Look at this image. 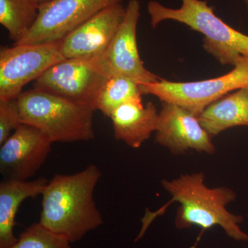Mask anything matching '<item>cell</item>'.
Instances as JSON below:
<instances>
[{"instance_id": "1", "label": "cell", "mask_w": 248, "mask_h": 248, "mask_svg": "<svg viewBox=\"0 0 248 248\" xmlns=\"http://www.w3.org/2000/svg\"><path fill=\"white\" fill-rule=\"evenodd\" d=\"M102 176L94 164L76 174L54 176L42 195L40 223L71 244L102 226V215L94 200Z\"/></svg>"}, {"instance_id": "2", "label": "cell", "mask_w": 248, "mask_h": 248, "mask_svg": "<svg viewBox=\"0 0 248 248\" xmlns=\"http://www.w3.org/2000/svg\"><path fill=\"white\" fill-rule=\"evenodd\" d=\"M161 185L172 197L171 202L180 204L174 218V226L178 229L197 226L208 230L218 226L231 239L248 241V234L240 226L244 218L227 209L236 200L234 190L224 186L208 187L203 172L182 174L171 180L164 179Z\"/></svg>"}, {"instance_id": "3", "label": "cell", "mask_w": 248, "mask_h": 248, "mask_svg": "<svg viewBox=\"0 0 248 248\" xmlns=\"http://www.w3.org/2000/svg\"><path fill=\"white\" fill-rule=\"evenodd\" d=\"M179 9L166 7L155 0L147 9L151 24L173 20L182 23L204 35L203 48L223 66H234L241 57L248 58V35L235 30L215 14L207 0H182Z\"/></svg>"}, {"instance_id": "4", "label": "cell", "mask_w": 248, "mask_h": 248, "mask_svg": "<svg viewBox=\"0 0 248 248\" xmlns=\"http://www.w3.org/2000/svg\"><path fill=\"white\" fill-rule=\"evenodd\" d=\"M17 102L22 123L38 128L53 143L94 138L91 109L34 89L22 92Z\"/></svg>"}, {"instance_id": "5", "label": "cell", "mask_w": 248, "mask_h": 248, "mask_svg": "<svg viewBox=\"0 0 248 248\" xmlns=\"http://www.w3.org/2000/svg\"><path fill=\"white\" fill-rule=\"evenodd\" d=\"M111 76L104 59H65L49 68L33 89L95 111L103 86Z\"/></svg>"}, {"instance_id": "6", "label": "cell", "mask_w": 248, "mask_h": 248, "mask_svg": "<svg viewBox=\"0 0 248 248\" xmlns=\"http://www.w3.org/2000/svg\"><path fill=\"white\" fill-rule=\"evenodd\" d=\"M234 69L213 79L174 82L161 79L140 85L142 94H152L161 102L180 106L199 116L208 106L232 91L248 89V58L241 57Z\"/></svg>"}, {"instance_id": "7", "label": "cell", "mask_w": 248, "mask_h": 248, "mask_svg": "<svg viewBox=\"0 0 248 248\" xmlns=\"http://www.w3.org/2000/svg\"><path fill=\"white\" fill-rule=\"evenodd\" d=\"M123 0H50L39 5L35 25L14 45L55 43L108 7Z\"/></svg>"}, {"instance_id": "8", "label": "cell", "mask_w": 248, "mask_h": 248, "mask_svg": "<svg viewBox=\"0 0 248 248\" xmlns=\"http://www.w3.org/2000/svg\"><path fill=\"white\" fill-rule=\"evenodd\" d=\"M65 60L60 42L14 45L0 50V100L17 99L24 86Z\"/></svg>"}, {"instance_id": "9", "label": "cell", "mask_w": 248, "mask_h": 248, "mask_svg": "<svg viewBox=\"0 0 248 248\" xmlns=\"http://www.w3.org/2000/svg\"><path fill=\"white\" fill-rule=\"evenodd\" d=\"M53 142L38 128L22 124L1 145L0 172L4 179L28 181L37 174Z\"/></svg>"}, {"instance_id": "10", "label": "cell", "mask_w": 248, "mask_h": 248, "mask_svg": "<svg viewBox=\"0 0 248 248\" xmlns=\"http://www.w3.org/2000/svg\"><path fill=\"white\" fill-rule=\"evenodd\" d=\"M213 138L198 116L177 104L161 102L155 140L173 155L189 151L213 155L216 151Z\"/></svg>"}, {"instance_id": "11", "label": "cell", "mask_w": 248, "mask_h": 248, "mask_svg": "<svg viewBox=\"0 0 248 248\" xmlns=\"http://www.w3.org/2000/svg\"><path fill=\"white\" fill-rule=\"evenodd\" d=\"M140 17V1L130 0L123 21L102 58L111 76L125 77L141 85L156 82L161 78L147 70L140 58L137 42Z\"/></svg>"}, {"instance_id": "12", "label": "cell", "mask_w": 248, "mask_h": 248, "mask_svg": "<svg viewBox=\"0 0 248 248\" xmlns=\"http://www.w3.org/2000/svg\"><path fill=\"white\" fill-rule=\"evenodd\" d=\"M122 3L112 5L77 28L60 41L65 59L102 58L113 40L125 16Z\"/></svg>"}, {"instance_id": "13", "label": "cell", "mask_w": 248, "mask_h": 248, "mask_svg": "<svg viewBox=\"0 0 248 248\" xmlns=\"http://www.w3.org/2000/svg\"><path fill=\"white\" fill-rule=\"evenodd\" d=\"M110 118L116 140L138 149L156 131L159 112L153 103L143 105L141 98L124 103Z\"/></svg>"}, {"instance_id": "14", "label": "cell", "mask_w": 248, "mask_h": 248, "mask_svg": "<svg viewBox=\"0 0 248 248\" xmlns=\"http://www.w3.org/2000/svg\"><path fill=\"white\" fill-rule=\"evenodd\" d=\"M49 181L4 179L0 184V248H10L17 241L15 236L16 217L23 202L42 195Z\"/></svg>"}, {"instance_id": "15", "label": "cell", "mask_w": 248, "mask_h": 248, "mask_svg": "<svg viewBox=\"0 0 248 248\" xmlns=\"http://www.w3.org/2000/svg\"><path fill=\"white\" fill-rule=\"evenodd\" d=\"M198 117L213 138L229 128L248 127V89L227 94L208 106Z\"/></svg>"}, {"instance_id": "16", "label": "cell", "mask_w": 248, "mask_h": 248, "mask_svg": "<svg viewBox=\"0 0 248 248\" xmlns=\"http://www.w3.org/2000/svg\"><path fill=\"white\" fill-rule=\"evenodd\" d=\"M39 5L32 0H0V24L8 31L9 39L14 44L25 37L35 25Z\"/></svg>"}, {"instance_id": "17", "label": "cell", "mask_w": 248, "mask_h": 248, "mask_svg": "<svg viewBox=\"0 0 248 248\" xmlns=\"http://www.w3.org/2000/svg\"><path fill=\"white\" fill-rule=\"evenodd\" d=\"M141 98L140 84L125 77L112 76L107 79L98 96L95 110L110 117L112 112L124 103Z\"/></svg>"}, {"instance_id": "18", "label": "cell", "mask_w": 248, "mask_h": 248, "mask_svg": "<svg viewBox=\"0 0 248 248\" xmlns=\"http://www.w3.org/2000/svg\"><path fill=\"white\" fill-rule=\"evenodd\" d=\"M10 248H73L66 238L50 231L40 222L27 228Z\"/></svg>"}, {"instance_id": "19", "label": "cell", "mask_w": 248, "mask_h": 248, "mask_svg": "<svg viewBox=\"0 0 248 248\" xmlns=\"http://www.w3.org/2000/svg\"><path fill=\"white\" fill-rule=\"evenodd\" d=\"M22 124L17 99L0 100V146Z\"/></svg>"}, {"instance_id": "20", "label": "cell", "mask_w": 248, "mask_h": 248, "mask_svg": "<svg viewBox=\"0 0 248 248\" xmlns=\"http://www.w3.org/2000/svg\"><path fill=\"white\" fill-rule=\"evenodd\" d=\"M32 1L37 4H42V3L47 2V1H50V0H32Z\"/></svg>"}, {"instance_id": "21", "label": "cell", "mask_w": 248, "mask_h": 248, "mask_svg": "<svg viewBox=\"0 0 248 248\" xmlns=\"http://www.w3.org/2000/svg\"><path fill=\"white\" fill-rule=\"evenodd\" d=\"M244 1L245 5H246V10H247L248 13V0H243Z\"/></svg>"}]
</instances>
